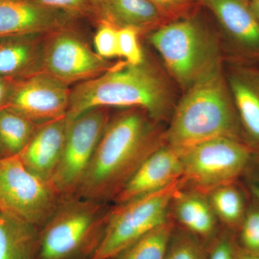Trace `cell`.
Wrapping results in <instances>:
<instances>
[{"instance_id":"13","label":"cell","mask_w":259,"mask_h":259,"mask_svg":"<svg viewBox=\"0 0 259 259\" xmlns=\"http://www.w3.org/2000/svg\"><path fill=\"white\" fill-rule=\"evenodd\" d=\"M182 175V153L169 146L157 148L140 165L114 201L123 204L157 192Z\"/></svg>"},{"instance_id":"28","label":"cell","mask_w":259,"mask_h":259,"mask_svg":"<svg viewBox=\"0 0 259 259\" xmlns=\"http://www.w3.org/2000/svg\"><path fill=\"white\" fill-rule=\"evenodd\" d=\"M42 6L61 10L75 17L95 12L90 0H28Z\"/></svg>"},{"instance_id":"6","label":"cell","mask_w":259,"mask_h":259,"mask_svg":"<svg viewBox=\"0 0 259 259\" xmlns=\"http://www.w3.org/2000/svg\"><path fill=\"white\" fill-rule=\"evenodd\" d=\"M62 197L29 171L18 154L0 158V212L40 231Z\"/></svg>"},{"instance_id":"7","label":"cell","mask_w":259,"mask_h":259,"mask_svg":"<svg viewBox=\"0 0 259 259\" xmlns=\"http://www.w3.org/2000/svg\"><path fill=\"white\" fill-rule=\"evenodd\" d=\"M180 180L153 193L113 207L105 235L93 259H113L155 228L166 223L167 209Z\"/></svg>"},{"instance_id":"3","label":"cell","mask_w":259,"mask_h":259,"mask_svg":"<svg viewBox=\"0 0 259 259\" xmlns=\"http://www.w3.org/2000/svg\"><path fill=\"white\" fill-rule=\"evenodd\" d=\"M240 122L223 69L190 89L175 107L168 146L183 152L209 140L238 139Z\"/></svg>"},{"instance_id":"5","label":"cell","mask_w":259,"mask_h":259,"mask_svg":"<svg viewBox=\"0 0 259 259\" xmlns=\"http://www.w3.org/2000/svg\"><path fill=\"white\" fill-rule=\"evenodd\" d=\"M149 40L172 79L184 90L223 69L219 41L192 17L161 25L153 30Z\"/></svg>"},{"instance_id":"37","label":"cell","mask_w":259,"mask_h":259,"mask_svg":"<svg viewBox=\"0 0 259 259\" xmlns=\"http://www.w3.org/2000/svg\"><path fill=\"white\" fill-rule=\"evenodd\" d=\"M199 2H200V0H199Z\"/></svg>"},{"instance_id":"32","label":"cell","mask_w":259,"mask_h":259,"mask_svg":"<svg viewBox=\"0 0 259 259\" xmlns=\"http://www.w3.org/2000/svg\"><path fill=\"white\" fill-rule=\"evenodd\" d=\"M250 188L255 197L259 199V177L255 180L252 181L250 183Z\"/></svg>"},{"instance_id":"23","label":"cell","mask_w":259,"mask_h":259,"mask_svg":"<svg viewBox=\"0 0 259 259\" xmlns=\"http://www.w3.org/2000/svg\"><path fill=\"white\" fill-rule=\"evenodd\" d=\"M212 209L221 219L229 224L236 223L242 217L244 204L241 193L229 186H221L211 197Z\"/></svg>"},{"instance_id":"33","label":"cell","mask_w":259,"mask_h":259,"mask_svg":"<svg viewBox=\"0 0 259 259\" xmlns=\"http://www.w3.org/2000/svg\"><path fill=\"white\" fill-rule=\"evenodd\" d=\"M250 5L259 22V0H250Z\"/></svg>"},{"instance_id":"4","label":"cell","mask_w":259,"mask_h":259,"mask_svg":"<svg viewBox=\"0 0 259 259\" xmlns=\"http://www.w3.org/2000/svg\"><path fill=\"white\" fill-rule=\"evenodd\" d=\"M112 209L105 202L62 197L39 231L35 259H93Z\"/></svg>"},{"instance_id":"15","label":"cell","mask_w":259,"mask_h":259,"mask_svg":"<svg viewBox=\"0 0 259 259\" xmlns=\"http://www.w3.org/2000/svg\"><path fill=\"white\" fill-rule=\"evenodd\" d=\"M67 125V116L40 123L18 154L29 171L51 184L64 151Z\"/></svg>"},{"instance_id":"18","label":"cell","mask_w":259,"mask_h":259,"mask_svg":"<svg viewBox=\"0 0 259 259\" xmlns=\"http://www.w3.org/2000/svg\"><path fill=\"white\" fill-rule=\"evenodd\" d=\"M95 13L118 28L131 27L140 32L156 30L166 21L148 0H108Z\"/></svg>"},{"instance_id":"20","label":"cell","mask_w":259,"mask_h":259,"mask_svg":"<svg viewBox=\"0 0 259 259\" xmlns=\"http://www.w3.org/2000/svg\"><path fill=\"white\" fill-rule=\"evenodd\" d=\"M40 124L9 109L0 110V141L7 153L21 152Z\"/></svg>"},{"instance_id":"35","label":"cell","mask_w":259,"mask_h":259,"mask_svg":"<svg viewBox=\"0 0 259 259\" xmlns=\"http://www.w3.org/2000/svg\"><path fill=\"white\" fill-rule=\"evenodd\" d=\"M10 156L7 153L6 151H5L4 146L2 144L1 141H0V158L4 157V156Z\"/></svg>"},{"instance_id":"8","label":"cell","mask_w":259,"mask_h":259,"mask_svg":"<svg viewBox=\"0 0 259 259\" xmlns=\"http://www.w3.org/2000/svg\"><path fill=\"white\" fill-rule=\"evenodd\" d=\"M110 117L108 108L95 107L68 118L64 151L51 179L61 197L77 192Z\"/></svg>"},{"instance_id":"19","label":"cell","mask_w":259,"mask_h":259,"mask_svg":"<svg viewBox=\"0 0 259 259\" xmlns=\"http://www.w3.org/2000/svg\"><path fill=\"white\" fill-rule=\"evenodd\" d=\"M39 231L0 212V259L35 258Z\"/></svg>"},{"instance_id":"21","label":"cell","mask_w":259,"mask_h":259,"mask_svg":"<svg viewBox=\"0 0 259 259\" xmlns=\"http://www.w3.org/2000/svg\"><path fill=\"white\" fill-rule=\"evenodd\" d=\"M177 214L180 223L195 234L208 236L214 229L213 209L198 196H184L177 204Z\"/></svg>"},{"instance_id":"36","label":"cell","mask_w":259,"mask_h":259,"mask_svg":"<svg viewBox=\"0 0 259 259\" xmlns=\"http://www.w3.org/2000/svg\"><path fill=\"white\" fill-rule=\"evenodd\" d=\"M248 259H259V257L255 255H248Z\"/></svg>"},{"instance_id":"17","label":"cell","mask_w":259,"mask_h":259,"mask_svg":"<svg viewBox=\"0 0 259 259\" xmlns=\"http://www.w3.org/2000/svg\"><path fill=\"white\" fill-rule=\"evenodd\" d=\"M47 34L0 38V76L23 79L41 71L42 51Z\"/></svg>"},{"instance_id":"9","label":"cell","mask_w":259,"mask_h":259,"mask_svg":"<svg viewBox=\"0 0 259 259\" xmlns=\"http://www.w3.org/2000/svg\"><path fill=\"white\" fill-rule=\"evenodd\" d=\"M113 65L92 50L71 25L46 35L41 71L68 86L97 77Z\"/></svg>"},{"instance_id":"14","label":"cell","mask_w":259,"mask_h":259,"mask_svg":"<svg viewBox=\"0 0 259 259\" xmlns=\"http://www.w3.org/2000/svg\"><path fill=\"white\" fill-rule=\"evenodd\" d=\"M217 18L233 47L245 57L259 58V22L248 0H200Z\"/></svg>"},{"instance_id":"12","label":"cell","mask_w":259,"mask_h":259,"mask_svg":"<svg viewBox=\"0 0 259 259\" xmlns=\"http://www.w3.org/2000/svg\"><path fill=\"white\" fill-rule=\"evenodd\" d=\"M74 18L28 0H0V38L50 33L69 26Z\"/></svg>"},{"instance_id":"29","label":"cell","mask_w":259,"mask_h":259,"mask_svg":"<svg viewBox=\"0 0 259 259\" xmlns=\"http://www.w3.org/2000/svg\"><path fill=\"white\" fill-rule=\"evenodd\" d=\"M241 239L248 250L259 251V210L252 211L247 215L242 228Z\"/></svg>"},{"instance_id":"31","label":"cell","mask_w":259,"mask_h":259,"mask_svg":"<svg viewBox=\"0 0 259 259\" xmlns=\"http://www.w3.org/2000/svg\"><path fill=\"white\" fill-rule=\"evenodd\" d=\"M15 79L0 76V110L8 107L13 93Z\"/></svg>"},{"instance_id":"30","label":"cell","mask_w":259,"mask_h":259,"mask_svg":"<svg viewBox=\"0 0 259 259\" xmlns=\"http://www.w3.org/2000/svg\"><path fill=\"white\" fill-rule=\"evenodd\" d=\"M209 259H235L234 249L229 240L223 238L216 243Z\"/></svg>"},{"instance_id":"16","label":"cell","mask_w":259,"mask_h":259,"mask_svg":"<svg viewBox=\"0 0 259 259\" xmlns=\"http://www.w3.org/2000/svg\"><path fill=\"white\" fill-rule=\"evenodd\" d=\"M225 76L240 124L250 139L259 144L258 70L230 65Z\"/></svg>"},{"instance_id":"1","label":"cell","mask_w":259,"mask_h":259,"mask_svg":"<svg viewBox=\"0 0 259 259\" xmlns=\"http://www.w3.org/2000/svg\"><path fill=\"white\" fill-rule=\"evenodd\" d=\"M151 120L138 108L110 117L74 196L105 203L114 201L140 165L157 148Z\"/></svg>"},{"instance_id":"25","label":"cell","mask_w":259,"mask_h":259,"mask_svg":"<svg viewBox=\"0 0 259 259\" xmlns=\"http://www.w3.org/2000/svg\"><path fill=\"white\" fill-rule=\"evenodd\" d=\"M94 37L95 52L102 59L119 57L118 28L101 20Z\"/></svg>"},{"instance_id":"11","label":"cell","mask_w":259,"mask_h":259,"mask_svg":"<svg viewBox=\"0 0 259 259\" xmlns=\"http://www.w3.org/2000/svg\"><path fill=\"white\" fill-rule=\"evenodd\" d=\"M70 94L67 84L40 71L15 79L6 109L37 123H44L67 116Z\"/></svg>"},{"instance_id":"22","label":"cell","mask_w":259,"mask_h":259,"mask_svg":"<svg viewBox=\"0 0 259 259\" xmlns=\"http://www.w3.org/2000/svg\"><path fill=\"white\" fill-rule=\"evenodd\" d=\"M171 227L167 223L142 237L115 259H165L172 235Z\"/></svg>"},{"instance_id":"34","label":"cell","mask_w":259,"mask_h":259,"mask_svg":"<svg viewBox=\"0 0 259 259\" xmlns=\"http://www.w3.org/2000/svg\"><path fill=\"white\" fill-rule=\"evenodd\" d=\"M107 1H108V0H90L92 5H93L95 11L96 8H98V7H100V5L104 4V3H106Z\"/></svg>"},{"instance_id":"10","label":"cell","mask_w":259,"mask_h":259,"mask_svg":"<svg viewBox=\"0 0 259 259\" xmlns=\"http://www.w3.org/2000/svg\"><path fill=\"white\" fill-rule=\"evenodd\" d=\"M250 156L239 140H209L182 152L183 175L202 187H217L241 173Z\"/></svg>"},{"instance_id":"26","label":"cell","mask_w":259,"mask_h":259,"mask_svg":"<svg viewBox=\"0 0 259 259\" xmlns=\"http://www.w3.org/2000/svg\"><path fill=\"white\" fill-rule=\"evenodd\" d=\"M139 31L137 29L125 27L118 29L119 57L132 65L141 64L145 57L139 44Z\"/></svg>"},{"instance_id":"2","label":"cell","mask_w":259,"mask_h":259,"mask_svg":"<svg viewBox=\"0 0 259 259\" xmlns=\"http://www.w3.org/2000/svg\"><path fill=\"white\" fill-rule=\"evenodd\" d=\"M174 98L169 81L153 63L146 58L138 65L125 61L71 90L67 117L95 107H115L141 109L153 121L161 120L171 112Z\"/></svg>"},{"instance_id":"27","label":"cell","mask_w":259,"mask_h":259,"mask_svg":"<svg viewBox=\"0 0 259 259\" xmlns=\"http://www.w3.org/2000/svg\"><path fill=\"white\" fill-rule=\"evenodd\" d=\"M157 8L167 20H180L191 17L199 0H148Z\"/></svg>"},{"instance_id":"24","label":"cell","mask_w":259,"mask_h":259,"mask_svg":"<svg viewBox=\"0 0 259 259\" xmlns=\"http://www.w3.org/2000/svg\"><path fill=\"white\" fill-rule=\"evenodd\" d=\"M165 259H206L202 245L188 233H179L168 243Z\"/></svg>"},{"instance_id":"38","label":"cell","mask_w":259,"mask_h":259,"mask_svg":"<svg viewBox=\"0 0 259 259\" xmlns=\"http://www.w3.org/2000/svg\"><path fill=\"white\" fill-rule=\"evenodd\" d=\"M31 259H35V258H31Z\"/></svg>"}]
</instances>
